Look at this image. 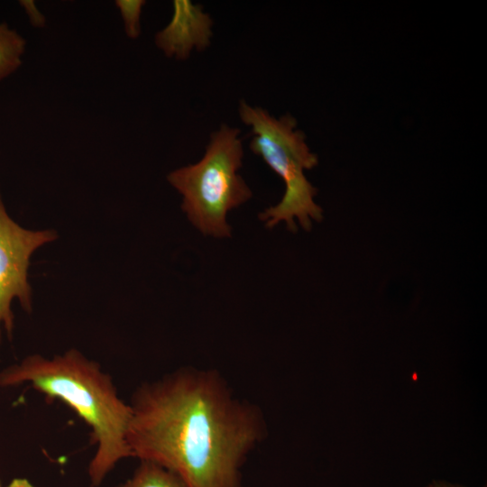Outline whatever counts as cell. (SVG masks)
<instances>
[{"instance_id": "52a82bcc", "label": "cell", "mask_w": 487, "mask_h": 487, "mask_svg": "<svg viewBox=\"0 0 487 487\" xmlns=\"http://www.w3.org/2000/svg\"><path fill=\"white\" fill-rule=\"evenodd\" d=\"M26 40L5 23H0V82L22 65Z\"/></svg>"}, {"instance_id": "7c38bea8", "label": "cell", "mask_w": 487, "mask_h": 487, "mask_svg": "<svg viewBox=\"0 0 487 487\" xmlns=\"http://www.w3.org/2000/svg\"><path fill=\"white\" fill-rule=\"evenodd\" d=\"M429 487H455V486L449 485L446 483H434V484H431Z\"/></svg>"}, {"instance_id": "6da1fadb", "label": "cell", "mask_w": 487, "mask_h": 487, "mask_svg": "<svg viewBox=\"0 0 487 487\" xmlns=\"http://www.w3.org/2000/svg\"><path fill=\"white\" fill-rule=\"evenodd\" d=\"M129 404L132 457L163 466L186 487H243L241 468L265 421L218 372L179 369L142 384Z\"/></svg>"}, {"instance_id": "4fadbf2b", "label": "cell", "mask_w": 487, "mask_h": 487, "mask_svg": "<svg viewBox=\"0 0 487 487\" xmlns=\"http://www.w3.org/2000/svg\"><path fill=\"white\" fill-rule=\"evenodd\" d=\"M0 487H3L2 484H1V482H0Z\"/></svg>"}, {"instance_id": "5b68a950", "label": "cell", "mask_w": 487, "mask_h": 487, "mask_svg": "<svg viewBox=\"0 0 487 487\" xmlns=\"http://www.w3.org/2000/svg\"><path fill=\"white\" fill-rule=\"evenodd\" d=\"M56 237L52 230L32 231L20 226L9 216L0 198V345L3 327L9 339L13 335V300L18 299L25 311L32 310L27 276L31 255Z\"/></svg>"}, {"instance_id": "7a4b0ae2", "label": "cell", "mask_w": 487, "mask_h": 487, "mask_svg": "<svg viewBox=\"0 0 487 487\" xmlns=\"http://www.w3.org/2000/svg\"><path fill=\"white\" fill-rule=\"evenodd\" d=\"M24 383L46 399L63 401L89 427L96 446L87 467L91 487H99L120 461L132 457L127 443L131 406L96 362L70 349L51 358L32 354L0 372L2 388Z\"/></svg>"}, {"instance_id": "3957f363", "label": "cell", "mask_w": 487, "mask_h": 487, "mask_svg": "<svg viewBox=\"0 0 487 487\" xmlns=\"http://www.w3.org/2000/svg\"><path fill=\"white\" fill-rule=\"evenodd\" d=\"M239 115L251 128V151L260 156L285 184L281 200L260 213L259 219L267 228L284 222L292 232L298 229L297 219L303 229L310 230L312 221L322 220L323 211L314 201L317 189L304 173L318 163L317 156L307 144L305 133L297 129V121L289 114L276 118L267 110L252 106L244 100L240 102Z\"/></svg>"}, {"instance_id": "8fae6325", "label": "cell", "mask_w": 487, "mask_h": 487, "mask_svg": "<svg viewBox=\"0 0 487 487\" xmlns=\"http://www.w3.org/2000/svg\"><path fill=\"white\" fill-rule=\"evenodd\" d=\"M5 487H36L25 478H14Z\"/></svg>"}, {"instance_id": "ba28073f", "label": "cell", "mask_w": 487, "mask_h": 487, "mask_svg": "<svg viewBox=\"0 0 487 487\" xmlns=\"http://www.w3.org/2000/svg\"><path fill=\"white\" fill-rule=\"evenodd\" d=\"M116 487H186L170 470L151 462L141 460L133 475Z\"/></svg>"}, {"instance_id": "30bf717a", "label": "cell", "mask_w": 487, "mask_h": 487, "mask_svg": "<svg viewBox=\"0 0 487 487\" xmlns=\"http://www.w3.org/2000/svg\"><path fill=\"white\" fill-rule=\"evenodd\" d=\"M20 5L27 13L32 26L41 27L45 24V17L39 12L33 1H20Z\"/></svg>"}, {"instance_id": "277c9868", "label": "cell", "mask_w": 487, "mask_h": 487, "mask_svg": "<svg viewBox=\"0 0 487 487\" xmlns=\"http://www.w3.org/2000/svg\"><path fill=\"white\" fill-rule=\"evenodd\" d=\"M244 148L240 130L222 124L211 133L202 159L171 171L167 179L183 198L181 208L204 235L230 237L227 213L252 198L238 174Z\"/></svg>"}, {"instance_id": "9c48e42d", "label": "cell", "mask_w": 487, "mask_h": 487, "mask_svg": "<svg viewBox=\"0 0 487 487\" xmlns=\"http://www.w3.org/2000/svg\"><path fill=\"white\" fill-rule=\"evenodd\" d=\"M144 0H116L115 5L123 18L125 34L136 39L141 33L140 18Z\"/></svg>"}, {"instance_id": "8992f818", "label": "cell", "mask_w": 487, "mask_h": 487, "mask_svg": "<svg viewBox=\"0 0 487 487\" xmlns=\"http://www.w3.org/2000/svg\"><path fill=\"white\" fill-rule=\"evenodd\" d=\"M170 22L155 34L154 42L167 57L187 60L191 51L210 45L213 20L199 4L174 0Z\"/></svg>"}]
</instances>
